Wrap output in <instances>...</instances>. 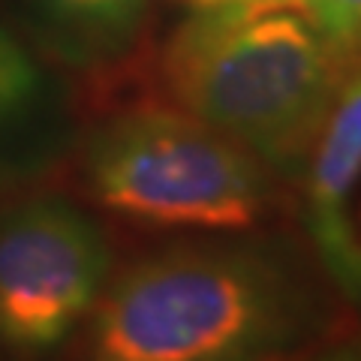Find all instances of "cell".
Wrapping results in <instances>:
<instances>
[{"instance_id": "obj_3", "label": "cell", "mask_w": 361, "mask_h": 361, "mask_svg": "<svg viewBox=\"0 0 361 361\" xmlns=\"http://www.w3.org/2000/svg\"><path fill=\"white\" fill-rule=\"evenodd\" d=\"M90 193L109 211L172 229H247L265 211V175L238 142L180 109H135L87 142Z\"/></svg>"}, {"instance_id": "obj_6", "label": "cell", "mask_w": 361, "mask_h": 361, "mask_svg": "<svg viewBox=\"0 0 361 361\" xmlns=\"http://www.w3.org/2000/svg\"><path fill=\"white\" fill-rule=\"evenodd\" d=\"M66 111L54 78L0 21V172H30L61 151Z\"/></svg>"}, {"instance_id": "obj_4", "label": "cell", "mask_w": 361, "mask_h": 361, "mask_svg": "<svg viewBox=\"0 0 361 361\" xmlns=\"http://www.w3.org/2000/svg\"><path fill=\"white\" fill-rule=\"evenodd\" d=\"M111 271L99 226L61 196L0 217V349L33 361L58 349L94 310Z\"/></svg>"}, {"instance_id": "obj_7", "label": "cell", "mask_w": 361, "mask_h": 361, "mask_svg": "<svg viewBox=\"0 0 361 361\" xmlns=\"http://www.w3.org/2000/svg\"><path fill=\"white\" fill-rule=\"evenodd\" d=\"M58 58L103 66L123 58L148 18V0H25Z\"/></svg>"}, {"instance_id": "obj_8", "label": "cell", "mask_w": 361, "mask_h": 361, "mask_svg": "<svg viewBox=\"0 0 361 361\" xmlns=\"http://www.w3.org/2000/svg\"><path fill=\"white\" fill-rule=\"evenodd\" d=\"M301 9L334 49L343 54L361 49V0H301Z\"/></svg>"}, {"instance_id": "obj_1", "label": "cell", "mask_w": 361, "mask_h": 361, "mask_svg": "<svg viewBox=\"0 0 361 361\" xmlns=\"http://www.w3.org/2000/svg\"><path fill=\"white\" fill-rule=\"evenodd\" d=\"M94 307L85 361H262L316 322L304 277L283 256L247 244L145 256Z\"/></svg>"}, {"instance_id": "obj_10", "label": "cell", "mask_w": 361, "mask_h": 361, "mask_svg": "<svg viewBox=\"0 0 361 361\" xmlns=\"http://www.w3.org/2000/svg\"><path fill=\"white\" fill-rule=\"evenodd\" d=\"M322 361H361V349H343V353H334Z\"/></svg>"}, {"instance_id": "obj_9", "label": "cell", "mask_w": 361, "mask_h": 361, "mask_svg": "<svg viewBox=\"0 0 361 361\" xmlns=\"http://www.w3.org/2000/svg\"><path fill=\"white\" fill-rule=\"evenodd\" d=\"M193 6H220V4H259V0H190ZM301 6V0H292Z\"/></svg>"}, {"instance_id": "obj_2", "label": "cell", "mask_w": 361, "mask_h": 361, "mask_svg": "<svg viewBox=\"0 0 361 361\" xmlns=\"http://www.w3.org/2000/svg\"><path fill=\"white\" fill-rule=\"evenodd\" d=\"M343 58L292 0L196 6L163 54L180 111L277 169L316 145L343 85Z\"/></svg>"}, {"instance_id": "obj_5", "label": "cell", "mask_w": 361, "mask_h": 361, "mask_svg": "<svg viewBox=\"0 0 361 361\" xmlns=\"http://www.w3.org/2000/svg\"><path fill=\"white\" fill-rule=\"evenodd\" d=\"M361 184V70L341 94L313 145L307 175V229L325 268L349 295L361 298V256L349 229V205Z\"/></svg>"}]
</instances>
